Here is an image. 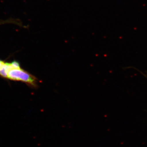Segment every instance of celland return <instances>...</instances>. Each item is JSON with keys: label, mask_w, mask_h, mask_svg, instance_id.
Here are the masks:
<instances>
[{"label": "cell", "mask_w": 147, "mask_h": 147, "mask_svg": "<svg viewBox=\"0 0 147 147\" xmlns=\"http://www.w3.org/2000/svg\"><path fill=\"white\" fill-rule=\"evenodd\" d=\"M7 78L15 81L25 82L33 86H36L35 77L21 68H12L9 71Z\"/></svg>", "instance_id": "6da1fadb"}, {"label": "cell", "mask_w": 147, "mask_h": 147, "mask_svg": "<svg viewBox=\"0 0 147 147\" xmlns=\"http://www.w3.org/2000/svg\"><path fill=\"white\" fill-rule=\"evenodd\" d=\"M12 68H13L11 63H5L4 64L0 70V75L5 78H7L9 71Z\"/></svg>", "instance_id": "7a4b0ae2"}, {"label": "cell", "mask_w": 147, "mask_h": 147, "mask_svg": "<svg viewBox=\"0 0 147 147\" xmlns=\"http://www.w3.org/2000/svg\"><path fill=\"white\" fill-rule=\"evenodd\" d=\"M17 24V22L16 20H13V19H9V20H5V21H0V26L2 25L3 24Z\"/></svg>", "instance_id": "3957f363"}, {"label": "cell", "mask_w": 147, "mask_h": 147, "mask_svg": "<svg viewBox=\"0 0 147 147\" xmlns=\"http://www.w3.org/2000/svg\"><path fill=\"white\" fill-rule=\"evenodd\" d=\"M5 63L3 62V61L0 60V70L1 69L2 67L3 66L4 64Z\"/></svg>", "instance_id": "277c9868"}]
</instances>
